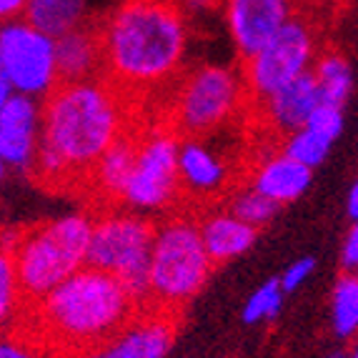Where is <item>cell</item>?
Here are the masks:
<instances>
[{
    "instance_id": "cell-1",
    "label": "cell",
    "mask_w": 358,
    "mask_h": 358,
    "mask_svg": "<svg viewBox=\"0 0 358 358\" xmlns=\"http://www.w3.org/2000/svg\"><path fill=\"white\" fill-rule=\"evenodd\" d=\"M131 136V96L108 78L60 83L43 101L36 180L63 188L90 178L96 163Z\"/></svg>"
},
{
    "instance_id": "cell-2",
    "label": "cell",
    "mask_w": 358,
    "mask_h": 358,
    "mask_svg": "<svg viewBox=\"0 0 358 358\" xmlns=\"http://www.w3.org/2000/svg\"><path fill=\"white\" fill-rule=\"evenodd\" d=\"M143 303L113 273L85 266L66 283L23 306L13 334L25 336L53 358L98 353Z\"/></svg>"
},
{
    "instance_id": "cell-3",
    "label": "cell",
    "mask_w": 358,
    "mask_h": 358,
    "mask_svg": "<svg viewBox=\"0 0 358 358\" xmlns=\"http://www.w3.org/2000/svg\"><path fill=\"white\" fill-rule=\"evenodd\" d=\"M98 28L106 78L131 98L178 78L191 41L178 0H123Z\"/></svg>"
},
{
    "instance_id": "cell-4",
    "label": "cell",
    "mask_w": 358,
    "mask_h": 358,
    "mask_svg": "<svg viewBox=\"0 0 358 358\" xmlns=\"http://www.w3.org/2000/svg\"><path fill=\"white\" fill-rule=\"evenodd\" d=\"M93 218L96 215L76 210L6 233L3 251L13 261L25 306L48 296L88 266Z\"/></svg>"
},
{
    "instance_id": "cell-5",
    "label": "cell",
    "mask_w": 358,
    "mask_h": 358,
    "mask_svg": "<svg viewBox=\"0 0 358 358\" xmlns=\"http://www.w3.org/2000/svg\"><path fill=\"white\" fill-rule=\"evenodd\" d=\"M215 263L196 213H168L155 223L148 306L178 313L208 283Z\"/></svg>"
},
{
    "instance_id": "cell-6",
    "label": "cell",
    "mask_w": 358,
    "mask_h": 358,
    "mask_svg": "<svg viewBox=\"0 0 358 358\" xmlns=\"http://www.w3.org/2000/svg\"><path fill=\"white\" fill-rule=\"evenodd\" d=\"M155 223L126 206H108L93 218L88 266L113 273L143 306L150 293Z\"/></svg>"
},
{
    "instance_id": "cell-7",
    "label": "cell",
    "mask_w": 358,
    "mask_h": 358,
    "mask_svg": "<svg viewBox=\"0 0 358 358\" xmlns=\"http://www.w3.org/2000/svg\"><path fill=\"white\" fill-rule=\"evenodd\" d=\"M251 101L241 68L198 66L188 71L173 88L171 123L180 138H206L236 118Z\"/></svg>"
},
{
    "instance_id": "cell-8",
    "label": "cell",
    "mask_w": 358,
    "mask_h": 358,
    "mask_svg": "<svg viewBox=\"0 0 358 358\" xmlns=\"http://www.w3.org/2000/svg\"><path fill=\"white\" fill-rule=\"evenodd\" d=\"M178 155L180 136L168 123L136 136V161L120 206L143 215L173 213V206L183 196Z\"/></svg>"
},
{
    "instance_id": "cell-9",
    "label": "cell",
    "mask_w": 358,
    "mask_h": 358,
    "mask_svg": "<svg viewBox=\"0 0 358 358\" xmlns=\"http://www.w3.org/2000/svg\"><path fill=\"white\" fill-rule=\"evenodd\" d=\"M318 55H321V41L316 23L306 13H299L258 53L241 60V73L251 103L258 106L291 80L310 73Z\"/></svg>"
},
{
    "instance_id": "cell-10",
    "label": "cell",
    "mask_w": 358,
    "mask_h": 358,
    "mask_svg": "<svg viewBox=\"0 0 358 358\" xmlns=\"http://www.w3.org/2000/svg\"><path fill=\"white\" fill-rule=\"evenodd\" d=\"M0 78H6L20 96L45 101L63 83L58 38L25 18L6 20L0 28Z\"/></svg>"
},
{
    "instance_id": "cell-11",
    "label": "cell",
    "mask_w": 358,
    "mask_h": 358,
    "mask_svg": "<svg viewBox=\"0 0 358 358\" xmlns=\"http://www.w3.org/2000/svg\"><path fill=\"white\" fill-rule=\"evenodd\" d=\"M43 143V101L10 96L0 103V168L3 173L36 176Z\"/></svg>"
},
{
    "instance_id": "cell-12",
    "label": "cell",
    "mask_w": 358,
    "mask_h": 358,
    "mask_svg": "<svg viewBox=\"0 0 358 358\" xmlns=\"http://www.w3.org/2000/svg\"><path fill=\"white\" fill-rule=\"evenodd\" d=\"M223 23L241 60L251 58L301 13L299 0H221Z\"/></svg>"
},
{
    "instance_id": "cell-13",
    "label": "cell",
    "mask_w": 358,
    "mask_h": 358,
    "mask_svg": "<svg viewBox=\"0 0 358 358\" xmlns=\"http://www.w3.org/2000/svg\"><path fill=\"white\" fill-rule=\"evenodd\" d=\"M178 334L176 310L143 306L98 351V358H168Z\"/></svg>"
},
{
    "instance_id": "cell-14",
    "label": "cell",
    "mask_w": 358,
    "mask_h": 358,
    "mask_svg": "<svg viewBox=\"0 0 358 358\" xmlns=\"http://www.w3.org/2000/svg\"><path fill=\"white\" fill-rule=\"evenodd\" d=\"M178 168L183 196L196 201H213L228 193V161L206 138H180Z\"/></svg>"
},
{
    "instance_id": "cell-15",
    "label": "cell",
    "mask_w": 358,
    "mask_h": 358,
    "mask_svg": "<svg viewBox=\"0 0 358 358\" xmlns=\"http://www.w3.org/2000/svg\"><path fill=\"white\" fill-rule=\"evenodd\" d=\"M323 103L321 88L318 80L313 76V71L306 76L296 78L288 85H283L281 90H275L273 96H268L266 101L258 103V113L261 120L271 131H275L278 136H291V133L301 131L308 126L310 115L316 113V108Z\"/></svg>"
},
{
    "instance_id": "cell-16",
    "label": "cell",
    "mask_w": 358,
    "mask_h": 358,
    "mask_svg": "<svg viewBox=\"0 0 358 358\" xmlns=\"http://www.w3.org/2000/svg\"><path fill=\"white\" fill-rule=\"evenodd\" d=\"M310 180H313V168L299 163L281 148L278 153L273 150L266 158L256 161L245 183L253 185L258 193L275 201L278 206H288L308 191Z\"/></svg>"
},
{
    "instance_id": "cell-17",
    "label": "cell",
    "mask_w": 358,
    "mask_h": 358,
    "mask_svg": "<svg viewBox=\"0 0 358 358\" xmlns=\"http://www.w3.org/2000/svg\"><path fill=\"white\" fill-rule=\"evenodd\" d=\"M198 226H201L203 243L215 266L248 253L258 241V228L241 221L238 215L231 213L226 206L206 208L198 215Z\"/></svg>"
},
{
    "instance_id": "cell-18",
    "label": "cell",
    "mask_w": 358,
    "mask_h": 358,
    "mask_svg": "<svg viewBox=\"0 0 358 358\" xmlns=\"http://www.w3.org/2000/svg\"><path fill=\"white\" fill-rule=\"evenodd\" d=\"M58 68L63 83L106 78V55L101 28L96 23L80 25L58 38Z\"/></svg>"
},
{
    "instance_id": "cell-19",
    "label": "cell",
    "mask_w": 358,
    "mask_h": 358,
    "mask_svg": "<svg viewBox=\"0 0 358 358\" xmlns=\"http://www.w3.org/2000/svg\"><path fill=\"white\" fill-rule=\"evenodd\" d=\"M133 161H136V136L131 133L118 141L93 168L88 183L108 206H120V198L126 193L133 173Z\"/></svg>"
},
{
    "instance_id": "cell-20",
    "label": "cell",
    "mask_w": 358,
    "mask_h": 358,
    "mask_svg": "<svg viewBox=\"0 0 358 358\" xmlns=\"http://www.w3.org/2000/svg\"><path fill=\"white\" fill-rule=\"evenodd\" d=\"M90 13H93V0H30L25 20L53 38H60L80 25L93 23Z\"/></svg>"
},
{
    "instance_id": "cell-21",
    "label": "cell",
    "mask_w": 358,
    "mask_h": 358,
    "mask_svg": "<svg viewBox=\"0 0 358 358\" xmlns=\"http://www.w3.org/2000/svg\"><path fill=\"white\" fill-rule=\"evenodd\" d=\"M313 76H316L318 88H321L323 103L341 108L346 106L353 90V71L346 55L336 48L321 50V55L316 58V66H313Z\"/></svg>"
},
{
    "instance_id": "cell-22",
    "label": "cell",
    "mask_w": 358,
    "mask_h": 358,
    "mask_svg": "<svg viewBox=\"0 0 358 358\" xmlns=\"http://www.w3.org/2000/svg\"><path fill=\"white\" fill-rule=\"evenodd\" d=\"M331 334L341 341L358 336V273L343 271L331 288Z\"/></svg>"
},
{
    "instance_id": "cell-23",
    "label": "cell",
    "mask_w": 358,
    "mask_h": 358,
    "mask_svg": "<svg viewBox=\"0 0 358 358\" xmlns=\"http://www.w3.org/2000/svg\"><path fill=\"white\" fill-rule=\"evenodd\" d=\"M226 206L231 213H236L241 218V221H245L248 226L253 228H263L268 226L271 221L275 218V213H278V208L281 206L275 203V201H271V198H266L263 193H258L253 185L243 183L238 185V188H233V191L226 193Z\"/></svg>"
},
{
    "instance_id": "cell-24",
    "label": "cell",
    "mask_w": 358,
    "mask_h": 358,
    "mask_svg": "<svg viewBox=\"0 0 358 358\" xmlns=\"http://www.w3.org/2000/svg\"><path fill=\"white\" fill-rule=\"evenodd\" d=\"M283 301H286V291L281 286V278H268L248 296V301L243 303V310H241V318H243L245 326L273 321L281 313Z\"/></svg>"
},
{
    "instance_id": "cell-25",
    "label": "cell",
    "mask_w": 358,
    "mask_h": 358,
    "mask_svg": "<svg viewBox=\"0 0 358 358\" xmlns=\"http://www.w3.org/2000/svg\"><path fill=\"white\" fill-rule=\"evenodd\" d=\"M331 148H334V141H329L326 136H321V133H316L308 126L283 138V150L308 168L321 166L329 158Z\"/></svg>"
},
{
    "instance_id": "cell-26",
    "label": "cell",
    "mask_w": 358,
    "mask_h": 358,
    "mask_svg": "<svg viewBox=\"0 0 358 358\" xmlns=\"http://www.w3.org/2000/svg\"><path fill=\"white\" fill-rule=\"evenodd\" d=\"M25 301L23 293H20V283L15 268H13V261L6 251L0 256V318H3V326H13V321L20 316Z\"/></svg>"
},
{
    "instance_id": "cell-27",
    "label": "cell",
    "mask_w": 358,
    "mask_h": 358,
    "mask_svg": "<svg viewBox=\"0 0 358 358\" xmlns=\"http://www.w3.org/2000/svg\"><path fill=\"white\" fill-rule=\"evenodd\" d=\"M343 126H346V118H343V108L341 106H331V103H321L316 108V113L310 115L308 128H313L316 133L326 136L329 141H338L341 133H343Z\"/></svg>"
},
{
    "instance_id": "cell-28",
    "label": "cell",
    "mask_w": 358,
    "mask_h": 358,
    "mask_svg": "<svg viewBox=\"0 0 358 358\" xmlns=\"http://www.w3.org/2000/svg\"><path fill=\"white\" fill-rule=\"evenodd\" d=\"M0 358H53L45 348L28 341L20 334H8L3 346H0Z\"/></svg>"
},
{
    "instance_id": "cell-29",
    "label": "cell",
    "mask_w": 358,
    "mask_h": 358,
    "mask_svg": "<svg viewBox=\"0 0 358 358\" xmlns=\"http://www.w3.org/2000/svg\"><path fill=\"white\" fill-rule=\"evenodd\" d=\"M313 271H316V258L313 256H303V258H299V261L288 263L286 271L278 275L283 291L286 293L299 291L301 286H306V281H308L310 275H313Z\"/></svg>"
},
{
    "instance_id": "cell-30",
    "label": "cell",
    "mask_w": 358,
    "mask_h": 358,
    "mask_svg": "<svg viewBox=\"0 0 358 358\" xmlns=\"http://www.w3.org/2000/svg\"><path fill=\"white\" fill-rule=\"evenodd\" d=\"M341 268L358 273V223H351V228L343 236L341 245Z\"/></svg>"
},
{
    "instance_id": "cell-31",
    "label": "cell",
    "mask_w": 358,
    "mask_h": 358,
    "mask_svg": "<svg viewBox=\"0 0 358 358\" xmlns=\"http://www.w3.org/2000/svg\"><path fill=\"white\" fill-rule=\"evenodd\" d=\"M28 3H30V0H0V15H3V20L25 18Z\"/></svg>"
},
{
    "instance_id": "cell-32",
    "label": "cell",
    "mask_w": 358,
    "mask_h": 358,
    "mask_svg": "<svg viewBox=\"0 0 358 358\" xmlns=\"http://www.w3.org/2000/svg\"><path fill=\"white\" fill-rule=\"evenodd\" d=\"M346 215L351 223H358V178L351 183L348 188V196H346Z\"/></svg>"
},
{
    "instance_id": "cell-33",
    "label": "cell",
    "mask_w": 358,
    "mask_h": 358,
    "mask_svg": "<svg viewBox=\"0 0 358 358\" xmlns=\"http://www.w3.org/2000/svg\"><path fill=\"white\" fill-rule=\"evenodd\" d=\"M178 6L183 8V13H206L213 10L218 0H178Z\"/></svg>"
},
{
    "instance_id": "cell-34",
    "label": "cell",
    "mask_w": 358,
    "mask_h": 358,
    "mask_svg": "<svg viewBox=\"0 0 358 358\" xmlns=\"http://www.w3.org/2000/svg\"><path fill=\"white\" fill-rule=\"evenodd\" d=\"M323 358H351V356H348V351H329Z\"/></svg>"
},
{
    "instance_id": "cell-35",
    "label": "cell",
    "mask_w": 358,
    "mask_h": 358,
    "mask_svg": "<svg viewBox=\"0 0 358 358\" xmlns=\"http://www.w3.org/2000/svg\"><path fill=\"white\" fill-rule=\"evenodd\" d=\"M348 356H351V358H358V336L353 338L351 348H348Z\"/></svg>"
},
{
    "instance_id": "cell-36",
    "label": "cell",
    "mask_w": 358,
    "mask_h": 358,
    "mask_svg": "<svg viewBox=\"0 0 358 358\" xmlns=\"http://www.w3.org/2000/svg\"><path fill=\"white\" fill-rule=\"evenodd\" d=\"M68 358H98V353H76V356H68Z\"/></svg>"
},
{
    "instance_id": "cell-37",
    "label": "cell",
    "mask_w": 358,
    "mask_h": 358,
    "mask_svg": "<svg viewBox=\"0 0 358 358\" xmlns=\"http://www.w3.org/2000/svg\"><path fill=\"white\" fill-rule=\"evenodd\" d=\"M318 3H331V6H336V3H341V0H318Z\"/></svg>"
}]
</instances>
